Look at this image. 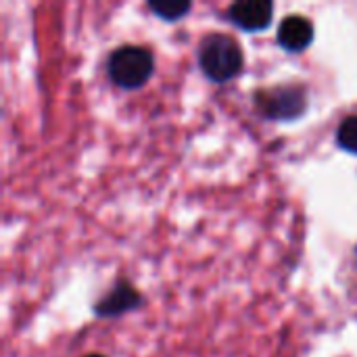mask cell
<instances>
[{"instance_id": "cell-6", "label": "cell", "mask_w": 357, "mask_h": 357, "mask_svg": "<svg viewBox=\"0 0 357 357\" xmlns=\"http://www.w3.org/2000/svg\"><path fill=\"white\" fill-rule=\"evenodd\" d=\"M140 303H142V297L138 295V291L132 289L128 282H119L96 303L94 312L100 318H115V316L136 310Z\"/></svg>"}, {"instance_id": "cell-5", "label": "cell", "mask_w": 357, "mask_h": 357, "mask_svg": "<svg viewBox=\"0 0 357 357\" xmlns=\"http://www.w3.org/2000/svg\"><path fill=\"white\" fill-rule=\"evenodd\" d=\"M314 23L303 15H291L278 25V44L287 52H303L314 42Z\"/></svg>"}, {"instance_id": "cell-4", "label": "cell", "mask_w": 357, "mask_h": 357, "mask_svg": "<svg viewBox=\"0 0 357 357\" xmlns=\"http://www.w3.org/2000/svg\"><path fill=\"white\" fill-rule=\"evenodd\" d=\"M274 4L268 0L236 2L228 8V19L245 31H261L272 23Z\"/></svg>"}, {"instance_id": "cell-8", "label": "cell", "mask_w": 357, "mask_h": 357, "mask_svg": "<svg viewBox=\"0 0 357 357\" xmlns=\"http://www.w3.org/2000/svg\"><path fill=\"white\" fill-rule=\"evenodd\" d=\"M337 142L343 151L357 155V115H349L337 130Z\"/></svg>"}, {"instance_id": "cell-7", "label": "cell", "mask_w": 357, "mask_h": 357, "mask_svg": "<svg viewBox=\"0 0 357 357\" xmlns=\"http://www.w3.org/2000/svg\"><path fill=\"white\" fill-rule=\"evenodd\" d=\"M149 8L163 21H180L190 8V2H149Z\"/></svg>"}, {"instance_id": "cell-2", "label": "cell", "mask_w": 357, "mask_h": 357, "mask_svg": "<svg viewBox=\"0 0 357 357\" xmlns=\"http://www.w3.org/2000/svg\"><path fill=\"white\" fill-rule=\"evenodd\" d=\"M155 69L153 52L142 46H119L107 61V73L117 88L136 90L142 88Z\"/></svg>"}, {"instance_id": "cell-3", "label": "cell", "mask_w": 357, "mask_h": 357, "mask_svg": "<svg viewBox=\"0 0 357 357\" xmlns=\"http://www.w3.org/2000/svg\"><path fill=\"white\" fill-rule=\"evenodd\" d=\"M257 109L268 119H295L305 111V92L299 86H280L257 92Z\"/></svg>"}, {"instance_id": "cell-9", "label": "cell", "mask_w": 357, "mask_h": 357, "mask_svg": "<svg viewBox=\"0 0 357 357\" xmlns=\"http://www.w3.org/2000/svg\"><path fill=\"white\" fill-rule=\"evenodd\" d=\"M86 357H102V356H86Z\"/></svg>"}, {"instance_id": "cell-1", "label": "cell", "mask_w": 357, "mask_h": 357, "mask_svg": "<svg viewBox=\"0 0 357 357\" xmlns=\"http://www.w3.org/2000/svg\"><path fill=\"white\" fill-rule=\"evenodd\" d=\"M199 65L211 82L224 84L241 73L245 56L234 38L226 33H211L199 46Z\"/></svg>"}]
</instances>
